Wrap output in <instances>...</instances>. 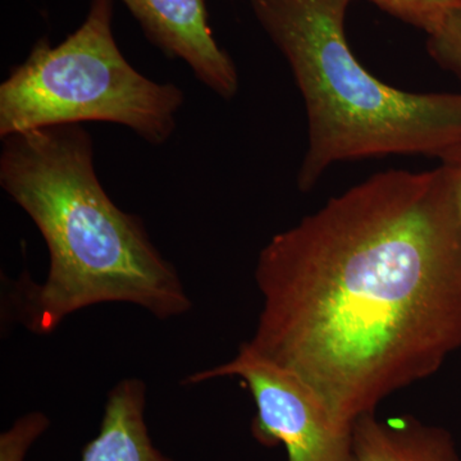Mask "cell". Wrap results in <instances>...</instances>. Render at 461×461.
Wrapping results in <instances>:
<instances>
[{
  "instance_id": "ba28073f",
  "label": "cell",
  "mask_w": 461,
  "mask_h": 461,
  "mask_svg": "<svg viewBox=\"0 0 461 461\" xmlns=\"http://www.w3.org/2000/svg\"><path fill=\"white\" fill-rule=\"evenodd\" d=\"M145 388L129 378L112 388L98 435L85 446L81 461H175L153 445L145 423Z\"/></svg>"
},
{
  "instance_id": "8992f818",
  "label": "cell",
  "mask_w": 461,
  "mask_h": 461,
  "mask_svg": "<svg viewBox=\"0 0 461 461\" xmlns=\"http://www.w3.org/2000/svg\"><path fill=\"white\" fill-rule=\"evenodd\" d=\"M149 42L182 60L215 95L230 100L240 78L232 58L215 41L206 0H121Z\"/></svg>"
},
{
  "instance_id": "3957f363",
  "label": "cell",
  "mask_w": 461,
  "mask_h": 461,
  "mask_svg": "<svg viewBox=\"0 0 461 461\" xmlns=\"http://www.w3.org/2000/svg\"><path fill=\"white\" fill-rule=\"evenodd\" d=\"M304 100L308 148L297 186L330 167L387 156L438 158L461 140V94L411 93L378 80L346 36L351 0H249Z\"/></svg>"
},
{
  "instance_id": "277c9868",
  "label": "cell",
  "mask_w": 461,
  "mask_h": 461,
  "mask_svg": "<svg viewBox=\"0 0 461 461\" xmlns=\"http://www.w3.org/2000/svg\"><path fill=\"white\" fill-rule=\"evenodd\" d=\"M114 0H90L86 17L65 41L35 42L0 84V139L85 122L120 124L150 145L177 127L185 94L158 83L126 59L113 33Z\"/></svg>"
},
{
  "instance_id": "7a4b0ae2",
  "label": "cell",
  "mask_w": 461,
  "mask_h": 461,
  "mask_svg": "<svg viewBox=\"0 0 461 461\" xmlns=\"http://www.w3.org/2000/svg\"><path fill=\"white\" fill-rule=\"evenodd\" d=\"M0 186L41 233L50 251L42 284L17 282L27 330L50 333L76 312L126 303L159 320L190 311L180 275L153 244L141 218L109 198L83 124L2 139Z\"/></svg>"
},
{
  "instance_id": "52a82bcc",
  "label": "cell",
  "mask_w": 461,
  "mask_h": 461,
  "mask_svg": "<svg viewBox=\"0 0 461 461\" xmlns=\"http://www.w3.org/2000/svg\"><path fill=\"white\" fill-rule=\"evenodd\" d=\"M357 461H461L453 433L414 415H363L353 426Z\"/></svg>"
},
{
  "instance_id": "6da1fadb",
  "label": "cell",
  "mask_w": 461,
  "mask_h": 461,
  "mask_svg": "<svg viewBox=\"0 0 461 461\" xmlns=\"http://www.w3.org/2000/svg\"><path fill=\"white\" fill-rule=\"evenodd\" d=\"M256 281L262 312L244 345L354 426L461 348L454 173H375L273 236Z\"/></svg>"
},
{
  "instance_id": "30bf717a",
  "label": "cell",
  "mask_w": 461,
  "mask_h": 461,
  "mask_svg": "<svg viewBox=\"0 0 461 461\" xmlns=\"http://www.w3.org/2000/svg\"><path fill=\"white\" fill-rule=\"evenodd\" d=\"M391 16L429 33L461 0H369Z\"/></svg>"
},
{
  "instance_id": "5b68a950",
  "label": "cell",
  "mask_w": 461,
  "mask_h": 461,
  "mask_svg": "<svg viewBox=\"0 0 461 461\" xmlns=\"http://www.w3.org/2000/svg\"><path fill=\"white\" fill-rule=\"evenodd\" d=\"M239 378L248 388L257 414L251 435L260 445H284L288 461H357L353 426L342 423L308 382L257 357L244 344L230 362L194 373L185 384Z\"/></svg>"
},
{
  "instance_id": "8fae6325",
  "label": "cell",
  "mask_w": 461,
  "mask_h": 461,
  "mask_svg": "<svg viewBox=\"0 0 461 461\" xmlns=\"http://www.w3.org/2000/svg\"><path fill=\"white\" fill-rule=\"evenodd\" d=\"M50 427V420L41 411H32L14 421L0 436V461H25L33 442Z\"/></svg>"
},
{
  "instance_id": "7c38bea8",
  "label": "cell",
  "mask_w": 461,
  "mask_h": 461,
  "mask_svg": "<svg viewBox=\"0 0 461 461\" xmlns=\"http://www.w3.org/2000/svg\"><path fill=\"white\" fill-rule=\"evenodd\" d=\"M438 159L441 165L447 167L454 173L455 180H456L457 206H459L461 220V140L442 151Z\"/></svg>"
},
{
  "instance_id": "9c48e42d",
  "label": "cell",
  "mask_w": 461,
  "mask_h": 461,
  "mask_svg": "<svg viewBox=\"0 0 461 461\" xmlns=\"http://www.w3.org/2000/svg\"><path fill=\"white\" fill-rule=\"evenodd\" d=\"M427 51L437 66L461 81V2L427 33Z\"/></svg>"
}]
</instances>
